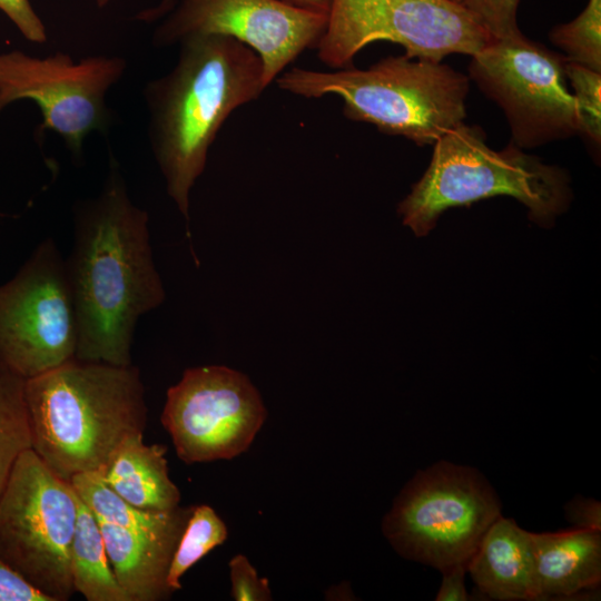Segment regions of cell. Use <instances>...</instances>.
<instances>
[{
	"mask_svg": "<svg viewBox=\"0 0 601 601\" xmlns=\"http://www.w3.org/2000/svg\"><path fill=\"white\" fill-rule=\"evenodd\" d=\"M65 262L78 328L75 358L131 365L137 322L166 293L152 259L149 215L130 198L111 154L101 190L75 205L73 246Z\"/></svg>",
	"mask_w": 601,
	"mask_h": 601,
	"instance_id": "6da1fadb",
	"label": "cell"
},
{
	"mask_svg": "<svg viewBox=\"0 0 601 601\" xmlns=\"http://www.w3.org/2000/svg\"><path fill=\"white\" fill-rule=\"evenodd\" d=\"M175 66L146 83L148 140L168 196L186 223L189 197L227 118L268 87L259 56L225 36L183 41Z\"/></svg>",
	"mask_w": 601,
	"mask_h": 601,
	"instance_id": "7a4b0ae2",
	"label": "cell"
},
{
	"mask_svg": "<svg viewBox=\"0 0 601 601\" xmlns=\"http://www.w3.org/2000/svg\"><path fill=\"white\" fill-rule=\"evenodd\" d=\"M32 450L58 476L101 473L119 446L144 434L147 404L139 370L69 362L26 381Z\"/></svg>",
	"mask_w": 601,
	"mask_h": 601,
	"instance_id": "3957f363",
	"label": "cell"
},
{
	"mask_svg": "<svg viewBox=\"0 0 601 601\" xmlns=\"http://www.w3.org/2000/svg\"><path fill=\"white\" fill-rule=\"evenodd\" d=\"M277 86L304 98L338 96L343 115L402 136L418 146L432 145L464 122L470 79L441 61L390 56L366 69L336 71L293 68Z\"/></svg>",
	"mask_w": 601,
	"mask_h": 601,
	"instance_id": "277c9868",
	"label": "cell"
},
{
	"mask_svg": "<svg viewBox=\"0 0 601 601\" xmlns=\"http://www.w3.org/2000/svg\"><path fill=\"white\" fill-rule=\"evenodd\" d=\"M433 145L428 168L397 207L403 224L417 237L427 235L443 211L494 196L515 198L543 227H551L571 203L564 169L525 154L512 141L494 150L476 126L463 122Z\"/></svg>",
	"mask_w": 601,
	"mask_h": 601,
	"instance_id": "5b68a950",
	"label": "cell"
},
{
	"mask_svg": "<svg viewBox=\"0 0 601 601\" xmlns=\"http://www.w3.org/2000/svg\"><path fill=\"white\" fill-rule=\"evenodd\" d=\"M501 510L482 473L441 461L417 471L404 485L382 521V531L401 556L442 572L467 564Z\"/></svg>",
	"mask_w": 601,
	"mask_h": 601,
	"instance_id": "8992f818",
	"label": "cell"
},
{
	"mask_svg": "<svg viewBox=\"0 0 601 601\" xmlns=\"http://www.w3.org/2000/svg\"><path fill=\"white\" fill-rule=\"evenodd\" d=\"M79 499L29 449L17 459L0 493V556L52 601L73 594L71 544Z\"/></svg>",
	"mask_w": 601,
	"mask_h": 601,
	"instance_id": "52a82bcc",
	"label": "cell"
},
{
	"mask_svg": "<svg viewBox=\"0 0 601 601\" xmlns=\"http://www.w3.org/2000/svg\"><path fill=\"white\" fill-rule=\"evenodd\" d=\"M492 40L452 0H332L315 49L323 63L342 69L376 41L401 45L410 58L441 61L452 53L473 56Z\"/></svg>",
	"mask_w": 601,
	"mask_h": 601,
	"instance_id": "ba28073f",
	"label": "cell"
},
{
	"mask_svg": "<svg viewBox=\"0 0 601 601\" xmlns=\"http://www.w3.org/2000/svg\"><path fill=\"white\" fill-rule=\"evenodd\" d=\"M564 56L522 32L492 40L471 56L469 73L504 112L512 142L530 149L578 135Z\"/></svg>",
	"mask_w": 601,
	"mask_h": 601,
	"instance_id": "9c48e42d",
	"label": "cell"
},
{
	"mask_svg": "<svg viewBox=\"0 0 601 601\" xmlns=\"http://www.w3.org/2000/svg\"><path fill=\"white\" fill-rule=\"evenodd\" d=\"M77 341L66 262L46 238L0 285V361L28 380L73 359Z\"/></svg>",
	"mask_w": 601,
	"mask_h": 601,
	"instance_id": "30bf717a",
	"label": "cell"
},
{
	"mask_svg": "<svg viewBox=\"0 0 601 601\" xmlns=\"http://www.w3.org/2000/svg\"><path fill=\"white\" fill-rule=\"evenodd\" d=\"M126 68L119 56H90L75 62L65 52L47 57L20 50L0 53V112L18 100L33 101L41 114L40 131L56 132L80 158L91 132L109 130L106 96Z\"/></svg>",
	"mask_w": 601,
	"mask_h": 601,
	"instance_id": "8fae6325",
	"label": "cell"
},
{
	"mask_svg": "<svg viewBox=\"0 0 601 601\" xmlns=\"http://www.w3.org/2000/svg\"><path fill=\"white\" fill-rule=\"evenodd\" d=\"M266 416L248 376L224 365H206L187 368L168 388L160 420L177 456L193 464L240 455Z\"/></svg>",
	"mask_w": 601,
	"mask_h": 601,
	"instance_id": "7c38bea8",
	"label": "cell"
},
{
	"mask_svg": "<svg viewBox=\"0 0 601 601\" xmlns=\"http://www.w3.org/2000/svg\"><path fill=\"white\" fill-rule=\"evenodd\" d=\"M152 35L160 47L197 36H225L253 49L269 86L306 49L315 48L327 14L280 0H171Z\"/></svg>",
	"mask_w": 601,
	"mask_h": 601,
	"instance_id": "4fadbf2b",
	"label": "cell"
},
{
	"mask_svg": "<svg viewBox=\"0 0 601 601\" xmlns=\"http://www.w3.org/2000/svg\"><path fill=\"white\" fill-rule=\"evenodd\" d=\"M481 593L500 601L541 600L532 532L497 518L466 564Z\"/></svg>",
	"mask_w": 601,
	"mask_h": 601,
	"instance_id": "5bb4252c",
	"label": "cell"
},
{
	"mask_svg": "<svg viewBox=\"0 0 601 601\" xmlns=\"http://www.w3.org/2000/svg\"><path fill=\"white\" fill-rule=\"evenodd\" d=\"M97 518V516H96ZM114 574L129 601H161L173 554L183 533H140L98 520Z\"/></svg>",
	"mask_w": 601,
	"mask_h": 601,
	"instance_id": "9a60e30c",
	"label": "cell"
},
{
	"mask_svg": "<svg viewBox=\"0 0 601 601\" xmlns=\"http://www.w3.org/2000/svg\"><path fill=\"white\" fill-rule=\"evenodd\" d=\"M541 600L571 598L601 581V531L573 528L533 533Z\"/></svg>",
	"mask_w": 601,
	"mask_h": 601,
	"instance_id": "2e32d148",
	"label": "cell"
},
{
	"mask_svg": "<svg viewBox=\"0 0 601 601\" xmlns=\"http://www.w3.org/2000/svg\"><path fill=\"white\" fill-rule=\"evenodd\" d=\"M166 447L129 436L100 473L106 484L131 505L148 511L179 506L180 491L169 477Z\"/></svg>",
	"mask_w": 601,
	"mask_h": 601,
	"instance_id": "e0dca14e",
	"label": "cell"
},
{
	"mask_svg": "<svg viewBox=\"0 0 601 601\" xmlns=\"http://www.w3.org/2000/svg\"><path fill=\"white\" fill-rule=\"evenodd\" d=\"M69 482L98 520L140 533L181 532L193 510V506L180 505L171 511L136 508L109 487L99 472L80 473Z\"/></svg>",
	"mask_w": 601,
	"mask_h": 601,
	"instance_id": "ac0fdd59",
	"label": "cell"
},
{
	"mask_svg": "<svg viewBox=\"0 0 601 601\" xmlns=\"http://www.w3.org/2000/svg\"><path fill=\"white\" fill-rule=\"evenodd\" d=\"M71 577L75 592L88 601H129L111 569L98 519L80 499L71 544Z\"/></svg>",
	"mask_w": 601,
	"mask_h": 601,
	"instance_id": "d6986e66",
	"label": "cell"
},
{
	"mask_svg": "<svg viewBox=\"0 0 601 601\" xmlns=\"http://www.w3.org/2000/svg\"><path fill=\"white\" fill-rule=\"evenodd\" d=\"M26 381L0 361V493L17 459L32 449Z\"/></svg>",
	"mask_w": 601,
	"mask_h": 601,
	"instance_id": "ffe728a7",
	"label": "cell"
},
{
	"mask_svg": "<svg viewBox=\"0 0 601 601\" xmlns=\"http://www.w3.org/2000/svg\"><path fill=\"white\" fill-rule=\"evenodd\" d=\"M227 536L226 524L211 506H193L169 565V589L173 592L181 589V577L214 548L223 544Z\"/></svg>",
	"mask_w": 601,
	"mask_h": 601,
	"instance_id": "44dd1931",
	"label": "cell"
},
{
	"mask_svg": "<svg viewBox=\"0 0 601 601\" xmlns=\"http://www.w3.org/2000/svg\"><path fill=\"white\" fill-rule=\"evenodd\" d=\"M568 61L601 72V0H588L581 13L550 32Z\"/></svg>",
	"mask_w": 601,
	"mask_h": 601,
	"instance_id": "7402d4cb",
	"label": "cell"
},
{
	"mask_svg": "<svg viewBox=\"0 0 601 601\" xmlns=\"http://www.w3.org/2000/svg\"><path fill=\"white\" fill-rule=\"evenodd\" d=\"M565 75L575 100L578 134L599 149L601 141V72L566 60Z\"/></svg>",
	"mask_w": 601,
	"mask_h": 601,
	"instance_id": "603a6c76",
	"label": "cell"
},
{
	"mask_svg": "<svg viewBox=\"0 0 601 601\" xmlns=\"http://www.w3.org/2000/svg\"><path fill=\"white\" fill-rule=\"evenodd\" d=\"M520 0H463L462 4L473 14L493 40L521 33L518 26Z\"/></svg>",
	"mask_w": 601,
	"mask_h": 601,
	"instance_id": "cb8c5ba5",
	"label": "cell"
},
{
	"mask_svg": "<svg viewBox=\"0 0 601 601\" xmlns=\"http://www.w3.org/2000/svg\"><path fill=\"white\" fill-rule=\"evenodd\" d=\"M231 597L236 601H268L272 592L268 580L259 578L256 569L243 554H237L228 563Z\"/></svg>",
	"mask_w": 601,
	"mask_h": 601,
	"instance_id": "d4e9b609",
	"label": "cell"
},
{
	"mask_svg": "<svg viewBox=\"0 0 601 601\" xmlns=\"http://www.w3.org/2000/svg\"><path fill=\"white\" fill-rule=\"evenodd\" d=\"M0 11L28 41L35 43L47 41V29L30 0H0Z\"/></svg>",
	"mask_w": 601,
	"mask_h": 601,
	"instance_id": "484cf974",
	"label": "cell"
},
{
	"mask_svg": "<svg viewBox=\"0 0 601 601\" xmlns=\"http://www.w3.org/2000/svg\"><path fill=\"white\" fill-rule=\"evenodd\" d=\"M0 601H52L0 556Z\"/></svg>",
	"mask_w": 601,
	"mask_h": 601,
	"instance_id": "4316f807",
	"label": "cell"
},
{
	"mask_svg": "<svg viewBox=\"0 0 601 601\" xmlns=\"http://www.w3.org/2000/svg\"><path fill=\"white\" fill-rule=\"evenodd\" d=\"M564 511L565 519L574 528L601 531V504L599 501L577 496L565 504Z\"/></svg>",
	"mask_w": 601,
	"mask_h": 601,
	"instance_id": "83f0119b",
	"label": "cell"
},
{
	"mask_svg": "<svg viewBox=\"0 0 601 601\" xmlns=\"http://www.w3.org/2000/svg\"><path fill=\"white\" fill-rule=\"evenodd\" d=\"M466 572V564H456L444 571H442L443 579L439 592L436 593V601H466L470 600V595L466 591L464 577Z\"/></svg>",
	"mask_w": 601,
	"mask_h": 601,
	"instance_id": "f1b7e54d",
	"label": "cell"
},
{
	"mask_svg": "<svg viewBox=\"0 0 601 601\" xmlns=\"http://www.w3.org/2000/svg\"><path fill=\"white\" fill-rule=\"evenodd\" d=\"M293 7L327 14L331 8L332 0H280Z\"/></svg>",
	"mask_w": 601,
	"mask_h": 601,
	"instance_id": "f546056e",
	"label": "cell"
},
{
	"mask_svg": "<svg viewBox=\"0 0 601 601\" xmlns=\"http://www.w3.org/2000/svg\"><path fill=\"white\" fill-rule=\"evenodd\" d=\"M98 8H105L111 0H93Z\"/></svg>",
	"mask_w": 601,
	"mask_h": 601,
	"instance_id": "4dcf8cb0",
	"label": "cell"
},
{
	"mask_svg": "<svg viewBox=\"0 0 601 601\" xmlns=\"http://www.w3.org/2000/svg\"><path fill=\"white\" fill-rule=\"evenodd\" d=\"M452 1H455L457 3H462L463 0H452Z\"/></svg>",
	"mask_w": 601,
	"mask_h": 601,
	"instance_id": "1f68e13d",
	"label": "cell"
},
{
	"mask_svg": "<svg viewBox=\"0 0 601 601\" xmlns=\"http://www.w3.org/2000/svg\"><path fill=\"white\" fill-rule=\"evenodd\" d=\"M4 216L2 213H0V217Z\"/></svg>",
	"mask_w": 601,
	"mask_h": 601,
	"instance_id": "d6a6232c",
	"label": "cell"
}]
</instances>
